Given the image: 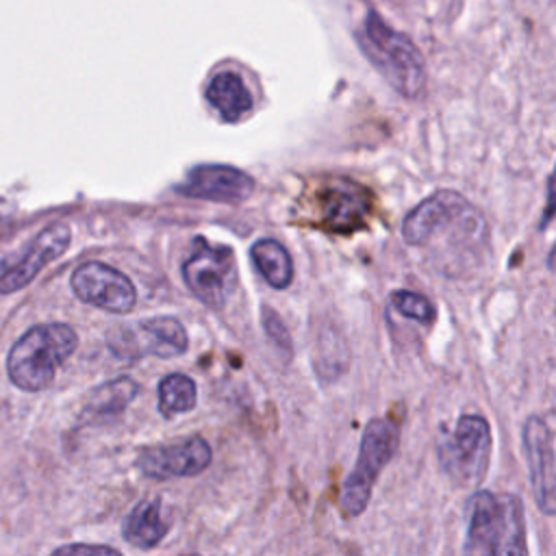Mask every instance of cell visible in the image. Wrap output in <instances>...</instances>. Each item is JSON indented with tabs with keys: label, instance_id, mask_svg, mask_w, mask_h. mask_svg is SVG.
<instances>
[{
	"label": "cell",
	"instance_id": "cell-1",
	"mask_svg": "<svg viewBox=\"0 0 556 556\" xmlns=\"http://www.w3.org/2000/svg\"><path fill=\"white\" fill-rule=\"evenodd\" d=\"M402 237L408 245L434 248L432 256L439 269L456 274L478 261L489 248V228L482 213L458 191L439 189L424 198L402 224Z\"/></svg>",
	"mask_w": 556,
	"mask_h": 556
},
{
	"label": "cell",
	"instance_id": "cell-2",
	"mask_svg": "<svg viewBox=\"0 0 556 556\" xmlns=\"http://www.w3.org/2000/svg\"><path fill=\"white\" fill-rule=\"evenodd\" d=\"M467 554H526L523 504L513 493L476 491L467 500Z\"/></svg>",
	"mask_w": 556,
	"mask_h": 556
},
{
	"label": "cell",
	"instance_id": "cell-3",
	"mask_svg": "<svg viewBox=\"0 0 556 556\" xmlns=\"http://www.w3.org/2000/svg\"><path fill=\"white\" fill-rule=\"evenodd\" d=\"M78 348V334L67 324H39L26 330L7 356V374L17 389L41 391L56 369Z\"/></svg>",
	"mask_w": 556,
	"mask_h": 556
},
{
	"label": "cell",
	"instance_id": "cell-4",
	"mask_svg": "<svg viewBox=\"0 0 556 556\" xmlns=\"http://www.w3.org/2000/svg\"><path fill=\"white\" fill-rule=\"evenodd\" d=\"M358 46L382 78L404 98H419L426 87V63L417 46L393 30L374 11L363 22Z\"/></svg>",
	"mask_w": 556,
	"mask_h": 556
},
{
	"label": "cell",
	"instance_id": "cell-5",
	"mask_svg": "<svg viewBox=\"0 0 556 556\" xmlns=\"http://www.w3.org/2000/svg\"><path fill=\"white\" fill-rule=\"evenodd\" d=\"M397 443L400 432L393 421L378 417L365 426L358 445V458L352 473L343 482L339 500L341 513L345 517H358L367 508L378 473L393 458Z\"/></svg>",
	"mask_w": 556,
	"mask_h": 556
},
{
	"label": "cell",
	"instance_id": "cell-6",
	"mask_svg": "<svg viewBox=\"0 0 556 556\" xmlns=\"http://www.w3.org/2000/svg\"><path fill=\"white\" fill-rule=\"evenodd\" d=\"M182 278L189 291L208 308H224L237 287V261L228 245L195 237L189 256L182 263Z\"/></svg>",
	"mask_w": 556,
	"mask_h": 556
},
{
	"label": "cell",
	"instance_id": "cell-7",
	"mask_svg": "<svg viewBox=\"0 0 556 556\" xmlns=\"http://www.w3.org/2000/svg\"><path fill=\"white\" fill-rule=\"evenodd\" d=\"M491 458V428L480 415H463L454 432L439 445L443 471L460 486L480 484Z\"/></svg>",
	"mask_w": 556,
	"mask_h": 556
},
{
	"label": "cell",
	"instance_id": "cell-8",
	"mask_svg": "<svg viewBox=\"0 0 556 556\" xmlns=\"http://www.w3.org/2000/svg\"><path fill=\"white\" fill-rule=\"evenodd\" d=\"M106 343L111 352L124 361H137L143 356L174 358L187 352L189 337L176 317L161 315L113 328Z\"/></svg>",
	"mask_w": 556,
	"mask_h": 556
},
{
	"label": "cell",
	"instance_id": "cell-9",
	"mask_svg": "<svg viewBox=\"0 0 556 556\" xmlns=\"http://www.w3.org/2000/svg\"><path fill=\"white\" fill-rule=\"evenodd\" d=\"M72 230L67 224L56 222L43 228L22 250L0 261V293H13L26 287L48 263L63 256L70 248Z\"/></svg>",
	"mask_w": 556,
	"mask_h": 556
},
{
	"label": "cell",
	"instance_id": "cell-10",
	"mask_svg": "<svg viewBox=\"0 0 556 556\" xmlns=\"http://www.w3.org/2000/svg\"><path fill=\"white\" fill-rule=\"evenodd\" d=\"M70 282L78 300L109 313L122 315L132 311L137 304V289L130 278L100 261H87L78 265Z\"/></svg>",
	"mask_w": 556,
	"mask_h": 556
},
{
	"label": "cell",
	"instance_id": "cell-11",
	"mask_svg": "<svg viewBox=\"0 0 556 556\" xmlns=\"http://www.w3.org/2000/svg\"><path fill=\"white\" fill-rule=\"evenodd\" d=\"M213 452L202 437H193L180 443L148 447L139 454L137 467L143 476L154 480L189 478L202 473L211 465Z\"/></svg>",
	"mask_w": 556,
	"mask_h": 556
},
{
	"label": "cell",
	"instance_id": "cell-12",
	"mask_svg": "<svg viewBox=\"0 0 556 556\" xmlns=\"http://www.w3.org/2000/svg\"><path fill=\"white\" fill-rule=\"evenodd\" d=\"M523 450L530 469V484L539 508L545 515H554L556 497H554V439L552 430L541 415H530L523 424Z\"/></svg>",
	"mask_w": 556,
	"mask_h": 556
},
{
	"label": "cell",
	"instance_id": "cell-13",
	"mask_svg": "<svg viewBox=\"0 0 556 556\" xmlns=\"http://www.w3.org/2000/svg\"><path fill=\"white\" fill-rule=\"evenodd\" d=\"M252 191L254 178L250 174L222 163L195 165L193 169H189L185 182L178 185V193L182 195L224 204H239L248 200Z\"/></svg>",
	"mask_w": 556,
	"mask_h": 556
},
{
	"label": "cell",
	"instance_id": "cell-14",
	"mask_svg": "<svg viewBox=\"0 0 556 556\" xmlns=\"http://www.w3.org/2000/svg\"><path fill=\"white\" fill-rule=\"evenodd\" d=\"M321 213L324 224L332 230L348 232L363 226L369 213L367 189L345 178H332L321 193Z\"/></svg>",
	"mask_w": 556,
	"mask_h": 556
},
{
	"label": "cell",
	"instance_id": "cell-15",
	"mask_svg": "<svg viewBox=\"0 0 556 556\" xmlns=\"http://www.w3.org/2000/svg\"><path fill=\"white\" fill-rule=\"evenodd\" d=\"M167 532L169 519L163 515V504L159 497L141 500L139 504H135L122 526L124 539L139 549L156 547Z\"/></svg>",
	"mask_w": 556,
	"mask_h": 556
},
{
	"label": "cell",
	"instance_id": "cell-16",
	"mask_svg": "<svg viewBox=\"0 0 556 556\" xmlns=\"http://www.w3.org/2000/svg\"><path fill=\"white\" fill-rule=\"evenodd\" d=\"M208 104L219 113L224 122H239L252 109V93L235 72H219L206 87Z\"/></svg>",
	"mask_w": 556,
	"mask_h": 556
},
{
	"label": "cell",
	"instance_id": "cell-17",
	"mask_svg": "<svg viewBox=\"0 0 556 556\" xmlns=\"http://www.w3.org/2000/svg\"><path fill=\"white\" fill-rule=\"evenodd\" d=\"M250 258L265 282L274 289H287L293 280V263L287 248L276 239H258L250 248Z\"/></svg>",
	"mask_w": 556,
	"mask_h": 556
},
{
	"label": "cell",
	"instance_id": "cell-18",
	"mask_svg": "<svg viewBox=\"0 0 556 556\" xmlns=\"http://www.w3.org/2000/svg\"><path fill=\"white\" fill-rule=\"evenodd\" d=\"M139 393V384L132 378H115L98 387L85 406V415L100 419V417H115L119 415Z\"/></svg>",
	"mask_w": 556,
	"mask_h": 556
},
{
	"label": "cell",
	"instance_id": "cell-19",
	"mask_svg": "<svg viewBox=\"0 0 556 556\" xmlns=\"http://www.w3.org/2000/svg\"><path fill=\"white\" fill-rule=\"evenodd\" d=\"M315 371L321 380H337L350 365V348L337 328H324L315 341Z\"/></svg>",
	"mask_w": 556,
	"mask_h": 556
},
{
	"label": "cell",
	"instance_id": "cell-20",
	"mask_svg": "<svg viewBox=\"0 0 556 556\" xmlns=\"http://www.w3.org/2000/svg\"><path fill=\"white\" fill-rule=\"evenodd\" d=\"M198 389L185 374H169L159 382V413L167 419L195 408Z\"/></svg>",
	"mask_w": 556,
	"mask_h": 556
},
{
	"label": "cell",
	"instance_id": "cell-21",
	"mask_svg": "<svg viewBox=\"0 0 556 556\" xmlns=\"http://www.w3.org/2000/svg\"><path fill=\"white\" fill-rule=\"evenodd\" d=\"M391 304L400 315H404V317H408L417 324H424V326H432V321L437 317L434 306L430 304V300L415 293V291H406V289L393 291L391 293Z\"/></svg>",
	"mask_w": 556,
	"mask_h": 556
},
{
	"label": "cell",
	"instance_id": "cell-22",
	"mask_svg": "<svg viewBox=\"0 0 556 556\" xmlns=\"http://www.w3.org/2000/svg\"><path fill=\"white\" fill-rule=\"evenodd\" d=\"M261 324H263L265 337H267V341L274 345V350L282 352V354H285V361H289L291 354H293V345H291L289 330H287L285 321L280 319V315H278L271 306L263 304V306H261Z\"/></svg>",
	"mask_w": 556,
	"mask_h": 556
},
{
	"label": "cell",
	"instance_id": "cell-23",
	"mask_svg": "<svg viewBox=\"0 0 556 556\" xmlns=\"http://www.w3.org/2000/svg\"><path fill=\"white\" fill-rule=\"evenodd\" d=\"M56 554H117V549L109 545H65Z\"/></svg>",
	"mask_w": 556,
	"mask_h": 556
}]
</instances>
